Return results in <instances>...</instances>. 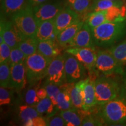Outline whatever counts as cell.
Instances as JSON below:
<instances>
[{"label":"cell","mask_w":126,"mask_h":126,"mask_svg":"<svg viewBox=\"0 0 126 126\" xmlns=\"http://www.w3.org/2000/svg\"><path fill=\"white\" fill-rule=\"evenodd\" d=\"M60 114L66 123V126H81L83 119L89 114V111L71 108L60 111Z\"/></svg>","instance_id":"ac0fdd59"},{"label":"cell","mask_w":126,"mask_h":126,"mask_svg":"<svg viewBox=\"0 0 126 126\" xmlns=\"http://www.w3.org/2000/svg\"><path fill=\"white\" fill-rule=\"evenodd\" d=\"M44 87L46 89L48 97H50L54 106H57V98L60 92V86L46 81Z\"/></svg>","instance_id":"1f68e13d"},{"label":"cell","mask_w":126,"mask_h":126,"mask_svg":"<svg viewBox=\"0 0 126 126\" xmlns=\"http://www.w3.org/2000/svg\"><path fill=\"white\" fill-rule=\"evenodd\" d=\"M64 67L67 83H76L84 79L87 69L76 57L65 52L63 54Z\"/></svg>","instance_id":"52a82bcc"},{"label":"cell","mask_w":126,"mask_h":126,"mask_svg":"<svg viewBox=\"0 0 126 126\" xmlns=\"http://www.w3.org/2000/svg\"><path fill=\"white\" fill-rule=\"evenodd\" d=\"M30 6L29 0H2L1 17L11 18L14 14Z\"/></svg>","instance_id":"2e32d148"},{"label":"cell","mask_w":126,"mask_h":126,"mask_svg":"<svg viewBox=\"0 0 126 126\" xmlns=\"http://www.w3.org/2000/svg\"><path fill=\"white\" fill-rule=\"evenodd\" d=\"M103 125V122L91 114L88 115L83 120L81 126H98Z\"/></svg>","instance_id":"74e56055"},{"label":"cell","mask_w":126,"mask_h":126,"mask_svg":"<svg viewBox=\"0 0 126 126\" xmlns=\"http://www.w3.org/2000/svg\"><path fill=\"white\" fill-rule=\"evenodd\" d=\"M65 52L74 56L89 71H94L97 52L95 47H68Z\"/></svg>","instance_id":"30bf717a"},{"label":"cell","mask_w":126,"mask_h":126,"mask_svg":"<svg viewBox=\"0 0 126 126\" xmlns=\"http://www.w3.org/2000/svg\"><path fill=\"white\" fill-rule=\"evenodd\" d=\"M51 61V59L46 58L38 52L26 57V77L29 85L39 82L46 77L47 68Z\"/></svg>","instance_id":"3957f363"},{"label":"cell","mask_w":126,"mask_h":126,"mask_svg":"<svg viewBox=\"0 0 126 126\" xmlns=\"http://www.w3.org/2000/svg\"><path fill=\"white\" fill-rule=\"evenodd\" d=\"M72 1H73V0H66V2H67V4H68V3H69Z\"/></svg>","instance_id":"b9f144b4"},{"label":"cell","mask_w":126,"mask_h":126,"mask_svg":"<svg viewBox=\"0 0 126 126\" xmlns=\"http://www.w3.org/2000/svg\"><path fill=\"white\" fill-rule=\"evenodd\" d=\"M11 19L25 36H36L38 23L34 16L33 7L28 6L14 14Z\"/></svg>","instance_id":"8992f818"},{"label":"cell","mask_w":126,"mask_h":126,"mask_svg":"<svg viewBox=\"0 0 126 126\" xmlns=\"http://www.w3.org/2000/svg\"><path fill=\"white\" fill-rule=\"evenodd\" d=\"M57 36L55 32L54 19L45 20L38 23L36 37L39 42L47 40L56 41Z\"/></svg>","instance_id":"e0dca14e"},{"label":"cell","mask_w":126,"mask_h":126,"mask_svg":"<svg viewBox=\"0 0 126 126\" xmlns=\"http://www.w3.org/2000/svg\"><path fill=\"white\" fill-rule=\"evenodd\" d=\"M123 6H124L123 1L93 0L89 12L104 11L113 7H122Z\"/></svg>","instance_id":"484cf974"},{"label":"cell","mask_w":126,"mask_h":126,"mask_svg":"<svg viewBox=\"0 0 126 126\" xmlns=\"http://www.w3.org/2000/svg\"><path fill=\"white\" fill-rule=\"evenodd\" d=\"M70 92L73 108L78 109H83V93L82 80L76 83H72Z\"/></svg>","instance_id":"7402d4cb"},{"label":"cell","mask_w":126,"mask_h":126,"mask_svg":"<svg viewBox=\"0 0 126 126\" xmlns=\"http://www.w3.org/2000/svg\"><path fill=\"white\" fill-rule=\"evenodd\" d=\"M94 46L101 48L114 46L126 36V19L107 22L92 29Z\"/></svg>","instance_id":"6da1fadb"},{"label":"cell","mask_w":126,"mask_h":126,"mask_svg":"<svg viewBox=\"0 0 126 126\" xmlns=\"http://www.w3.org/2000/svg\"><path fill=\"white\" fill-rule=\"evenodd\" d=\"M39 40L36 36L26 37L19 44V48L28 57L37 52Z\"/></svg>","instance_id":"603a6c76"},{"label":"cell","mask_w":126,"mask_h":126,"mask_svg":"<svg viewBox=\"0 0 126 126\" xmlns=\"http://www.w3.org/2000/svg\"><path fill=\"white\" fill-rule=\"evenodd\" d=\"M35 108L40 116L43 115H46L47 116H50L59 110L57 106H54L49 97L41 99L36 105Z\"/></svg>","instance_id":"4316f807"},{"label":"cell","mask_w":126,"mask_h":126,"mask_svg":"<svg viewBox=\"0 0 126 126\" xmlns=\"http://www.w3.org/2000/svg\"><path fill=\"white\" fill-rule=\"evenodd\" d=\"M84 22L85 21L80 20L60 32L56 37L57 43L62 47L67 46V44L75 37L82 28Z\"/></svg>","instance_id":"d6986e66"},{"label":"cell","mask_w":126,"mask_h":126,"mask_svg":"<svg viewBox=\"0 0 126 126\" xmlns=\"http://www.w3.org/2000/svg\"><path fill=\"white\" fill-rule=\"evenodd\" d=\"M109 50L124 68L126 67V40L110 47Z\"/></svg>","instance_id":"83f0119b"},{"label":"cell","mask_w":126,"mask_h":126,"mask_svg":"<svg viewBox=\"0 0 126 126\" xmlns=\"http://www.w3.org/2000/svg\"><path fill=\"white\" fill-rule=\"evenodd\" d=\"M37 96H38L39 98L40 99H45L46 97H48V94H47V92L46 91V89L44 87H42L40 88H39L37 91Z\"/></svg>","instance_id":"ab89813d"},{"label":"cell","mask_w":126,"mask_h":126,"mask_svg":"<svg viewBox=\"0 0 126 126\" xmlns=\"http://www.w3.org/2000/svg\"><path fill=\"white\" fill-rule=\"evenodd\" d=\"M93 0H73L67 4V6L80 16L86 15L90 12Z\"/></svg>","instance_id":"cb8c5ba5"},{"label":"cell","mask_w":126,"mask_h":126,"mask_svg":"<svg viewBox=\"0 0 126 126\" xmlns=\"http://www.w3.org/2000/svg\"><path fill=\"white\" fill-rule=\"evenodd\" d=\"M1 1H2V0H1Z\"/></svg>","instance_id":"f6af8a7d"},{"label":"cell","mask_w":126,"mask_h":126,"mask_svg":"<svg viewBox=\"0 0 126 126\" xmlns=\"http://www.w3.org/2000/svg\"><path fill=\"white\" fill-rule=\"evenodd\" d=\"M110 1H123V0H110Z\"/></svg>","instance_id":"7bdbcfd3"},{"label":"cell","mask_w":126,"mask_h":126,"mask_svg":"<svg viewBox=\"0 0 126 126\" xmlns=\"http://www.w3.org/2000/svg\"><path fill=\"white\" fill-rule=\"evenodd\" d=\"M96 79V78L89 77L82 79L83 93V110L86 111H89L91 109L97 105L94 87Z\"/></svg>","instance_id":"9a60e30c"},{"label":"cell","mask_w":126,"mask_h":126,"mask_svg":"<svg viewBox=\"0 0 126 126\" xmlns=\"http://www.w3.org/2000/svg\"><path fill=\"white\" fill-rule=\"evenodd\" d=\"M97 105H102L116 98L120 94V86L113 78L102 75L94 83Z\"/></svg>","instance_id":"277c9868"},{"label":"cell","mask_w":126,"mask_h":126,"mask_svg":"<svg viewBox=\"0 0 126 126\" xmlns=\"http://www.w3.org/2000/svg\"><path fill=\"white\" fill-rule=\"evenodd\" d=\"M124 68L115 58L109 49L100 50L97 52L94 72L102 75H122Z\"/></svg>","instance_id":"5b68a950"},{"label":"cell","mask_w":126,"mask_h":126,"mask_svg":"<svg viewBox=\"0 0 126 126\" xmlns=\"http://www.w3.org/2000/svg\"><path fill=\"white\" fill-rule=\"evenodd\" d=\"M4 86L0 87V105L1 106L8 105L12 101V92Z\"/></svg>","instance_id":"e575fe53"},{"label":"cell","mask_w":126,"mask_h":126,"mask_svg":"<svg viewBox=\"0 0 126 126\" xmlns=\"http://www.w3.org/2000/svg\"><path fill=\"white\" fill-rule=\"evenodd\" d=\"M40 83L37 82L34 85H30L25 94V102L26 105L29 106H36L40 99L37 96V92L40 87Z\"/></svg>","instance_id":"f1b7e54d"},{"label":"cell","mask_w":126,"mask_h":126,"mask_svg":"<svg viewBox=\"0 0 126 126\" xmlns=\"http://www.w3.org/2000/svg\"><path fill=\"white\" fill-rule=\"evenodd\" d=\"M0 31V43L5 42L11 49L18 47L19 44L26 37L11 20L8 21L2 17H1Z\"/></svg>","instance_id":"ba28073f"},{"label":"cell","mask_w":126,"mask_h":126,"mask_svg":"<svg viewBox=\"0 0 126 126\" xmlns=\"http://www.w3.org/2000/svg\"><path fill=\"white\" fill-rule=\"evenodd\" d=\"M80 20L79 15L67 6L54 18L55 32L57 35L66 28Z\"/></svg>","instance_id":"7c38bea8"},{"label":"cell","mask_w":126,"mask_h":126,"mask_svg":"<svg viewBox=\"0 0 126 126\" xmlns=\"http://www.w3.org/2000/svg\"><path fill=\"white\" fill-rule=\"evenodd\" d=\"M23 125L26 126H46L47 122L45 117L42 116H39L23 122Z\"/></svg>","instance_id":"8d00e7d4"},{"label":"cell","mask_w":126,"mask_h":126,"mask_svg":"<svg viewBox=\"0 0 126 126\" xmlns=\"http://www.w3.org/2000/svg\"><path fill=\"white\" fill-rule=\"evenodd\" d=\"M71 84L66 82L60 86V92L57 98V108L60 111L73 108L70 92Z\"/></svg>","instance_id":"ffe728a7"},{"label":"cell","mask_w":126,"mask_h":126,"mask_svg":"<svg viewBox=\"0 0 126 126\" xmlns=\"http://www.w3.org/2000/svg\"><path fill=\"white\" fill-rule=\"evenodd\" d=\"M48 1L49 0H29V5L32 7H34L39 5L46 2Z\"/></svg>","instance_id":"60d3db41"},{"label":"cell","mask_w":126,"mask_h":126,"mask_svg":"<svg viewBox=\"0 0 126 126\" xmlns=\"http://www.w3.org/2000/svg\"><path fill=\"white\" fill-rule=\"evenodd\" d=\"M11 66L10 88L19 91L25 88L27 82L25 61Z\"/></svg>","instance_id":"4fadbf2b"},{"label":"cell","mask_w":126,"mask_h":126,"mask_svg":"<svg viewBox=\"0 0 126 126\" xmlns=\"http://www.w3.org/2000/svg\"><path fill=\"white\" fill-rule=\"evenodd\" d=\"M46 81L59 86L67 82L63 55H59L50 61L47 72Z\"/></svg>","instance_id":"9c48e42d"},{"label":"cell","mask_w":126,"mask_h":126,"mask_svg":"<svg viewBox=\"0 0 126 126\" xmlns=\"http://www.w3.org/2000/svg\"><path fill=\"white\" fill-rule=\"evenodd\" d=\"M120 95H121V94H120ZM121 96H122V95H121ZM123 96V97H125V98L126 99V96Z\"/></svg>","instance_id":"ee69618b"},{"label":"cell","mask_w":126,"mask_h":126,"mask_svg":"<svg viewBox=\"0 0 126 126\" xmlns=\"http://www.w3.org/2000/svg\"><path fill=\"white\" fill-rule=\"evenodd\" d=\"M65 8L60 2H47L33 7L37 23L54 19L61 10Z\"/></svg>","instance_id":"8fae6325"},{"label":"cell","mask_w":126,"mask_h":126,"mask_svg":"<svg viewBox=\"0 0 126 126\" xmlns=\"http://www.w3.org/2000/svg\"><path fill=\"white\" fill-rule=\"evenodd\" d=\"M99 106V116L103 123L111 125L126 123V99L120 94Z\"/></svg>","instance_id":"7a4b0ae2"},{"label":"cell","mask_w":126,"mask_h":126,"mask_svg":"<svg viewBox=\"0 0 126 126\" xmlns=\"http://www.w3.org/2000/svg\"><path fill=\"white\" fill-rule=\"evenodd\" d=\"M18 114L23 123L30 119H32L34 117L40 116L35 107L29 106L28 105H21L19 107Z\"/></svg>","instance_id":"f546056e"},{"label":"cell","mask_w":126,"mask_h":126,"mask_svg":"<svg viewBox=\"0 0 126 126\" xmlns=\"http://www.w3.org/2000/svg\"><path fill=\"white\" fill-rule=\"evenodd\" d=\"M121 75L122 77V81L120 85V94L126 96V67L124 68V71Z\"/></svg>","instance_id":"f35d334b"},{"label":"cell","mask_w":126,"mask_h":126,"mask_svg":"<svg viewBox=\"0 0 126 126\" xmlns=\"http://www.w3.org/2000/svg\"><path fill=\"white\" fill-rule=\"evenodd\" d=\"M11 66L9 63L0 64V85L5 88H10Z\"/></svg>","instance_id":"4dcf8cb0"},{"label":"cell","mask_w":126,"mask_h":126,"mask_svg":"<svg viewBox=\"0 0 126 126\" xmlns=\"http://www.w3.org/2000/svg\"><path fill=\"white\" fill-rule=\"evenodd\" d=\"M67 47H94L92 36V31L90 26L85 22L83 26L75 36V37L67 44Z\"/></svg>","instance_id":"5bb4252c"},{"label":"cell","mask_w":126,"mask_h":126,"mask_svg":"<svg viewBox=\"0 0 126 126\" xmlns=\"http://www.w3.org/2000/svg\"><path fill=\"white\" fill-rule=\"evenodd\" d=\"M11 48L5 42L0 43V64L8 63Z\"/></svg>","instance_id":"d590c367"},{"label":"cell","mask_w":126,"mask_h":126,"mask_svg":"<svg viewBox=\"0 0 126 126\" xmlns=\"http://www.w3.org/2000/svg\"><path fill=\"white\" fill-rule=\"evenodd\" d=\"M46 118L47 126H66V123L63 117L60 114H57V111Z\"/></svg>","instance_id":"836d02e7"},{"label":"cell","mask_w":126,"mask_h":126,"mask_svg":"<svg viewBox=\"0 0 126 126\" xmlns=\"http://www.w3.org/2000/svg\"><path fill=\"white\" fill-rule=\"evenodd\" d=\"M85 22L90 26L91 29L107 22L108 21L106 18V10L89 12L86 15Z\"/></svg>","instance_id":"d4e9b609"},{"label":"cell","mask_w":126,"mask_h":126,"mask_svg":"<svg viewBox=\"0 0 126 126\" xmlns=\"http://www.w3.org/2000/svg\"><path fill=\"white\" fill-rule=\"evenodd\" d=\"M26 57H27L26 55L18 47H15L11 49L8 63L10 65H11L12 64L24 62L26 60Z\"/></svg>","instance_id":"d6a6232c"},{"label":"cell","mask_w":126,"mask_h":126,"mask_svg":"<svg viewBox=\"0 0 126 126\" xmlns=\"http://www.w3.org/2000/svg\"><path fill=\"white\" fill-rule=\"evenodd\" d=\"M37 52L51 60L60 54V50L55 43V41L51 40L39 42Z\"/></svg>","instance_id":"44dd1931"}]
</instances>
